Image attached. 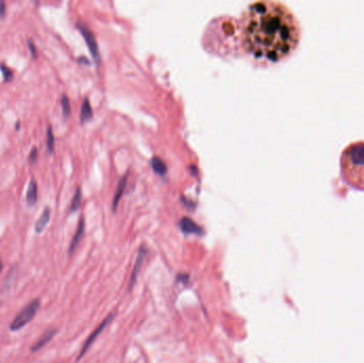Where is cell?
Instances as JSON below:
<instances>
[{"label": "cell", "instance_id": "obj_1", "mask_svg": "<svg viewBox=\"0 0 364 363\" xmlns=\"http://www.w3.org/2000/svg\"><path fill=\"white\" fill-rule=\"evenodd\" d=\"M245 48L257 58L278 61L298 46L301 28L297 17L280 1H258L245 10L242 17Z\"/></svg>", "mask_w": 364, "mask_h": 363}, {"label": "cell", "instance_id": "obj_2", "mask_svg": "<svg viewBox=\"0 0 364 363\" xmlns=\"http://www.w3.org/2000/svg\"><path fill=\"white\" fill-rule=\"evenodd\" d=\"M340 166L343 180L349 187L364 190V141H356L345 147Z\"/></svg>", "mask_w": 364, "mask_h": 363}, {"label": "cell", "instance_id": "obj_3", "mask_svg": "<svg viewBox=\"0 0 364 363\" xmlns=\"http://www.w3.org/2000/svg\"><path fill=\"white\" fill-rule=\"evenodd\" d=\"M41 307V300L40 298H35L30 301V303L23 308L20 312L17 313V315L14 317L13 321L10 324V330L11 331H17L24 328V326L28 325L30 322L32 321L33 317L35 316L36 312L39 311Z\"/></svg>", "mask_w": 364, "mask_h": 363}, {"label": "cell", "instance_id": "obj_4", "mask_svg": "<svg viewBox=\"0 0 364 363\" xmlns=\"http://www.w3.org/2000/svg\"><path fill=\"white\" fill-rule=\"evenodd\" d=\"M113 317H114V315H113V313H110V315H109L106 318H104L103 321H102L99 325H98L97 327L94 329V331L92 332V334L89 336L88 339H86V341L84 342V344H83V346H82L81 350H80V353H79V355H78V357H77V361H79L80 359H81L82 357L85 355V353L88 352V349L91 347L92 344H93V342L96 340V338L101 334V332L103 331V329L106 328L107 326H108L111 322H112Z\"/></svg>", "mask_w": 364, "mask_h": 363}, {"label": "cell", "instance_id": "obj_5", "mask_svg": "<svg viewBox=\"0 0 364 363\" xmlns=\"http://www.w3.org/2000/svg\"><path fill=\"white\" fill-rule=\"evenodd\" d=\"M146 255H147V249L145 248V246H142V247L139 249L137 259H135L132 272H131V275H130V281H129V285H128L129 290L133 288L135 281H137L138 275L140 274V270H141L142 266H143V262H144Z\"/></svg>", "mask_w": 364, "mask_h": 363}, {"label": "cell", "instance_id": "obj_6", "mask_svg": "<svg viewBox=\"0 0 364 363\" xmlns=\"http://www.w3.org/2000/svg\"><path fill=\"white\" fill-rule=\"evenodd\" d=\"M78 29L81 31V33L83 34V38L85 39L86 43H88V46L90 48L92 55H93L96 61H98V47L93 33H92L91 30L83 24H78Z\"/></svg>", "mask_w": 364, "mask_h": 363}, {"label": "cell", "instance_id": "obj_7", "mask_svg": "<svg viewBox=\"0 0 364 363\" xmlns=\"http://www.w3.org/2000/svg\"><path fill=\"white\" fill-rule=\"evenodd\" d=\"M57 331H58L57 329H51V328H50V329H48V330H46V331L44 332V334H43V335L41 336L40 339L33 344V345L31 346V348H30V350H31L32 353L39 352V350H40L41 348L44 347L49 341L52 340V338L54 337L55 334H57Z\"/></svg>", "mask_w": 364, "mask_h": 363}, {"label": "cell", "instance_id": "obj_8", "mask_svg": "<svg viewBox=\"0 0 364 363\" xmlns=\"http://www.w3.org/2000/svg\"><path fill=\"white\" fill-rule=\"evenodd\" d=\"M179 224H180L181 230L186 233H195V235H201L202 233L200 227L189 218H183Z\"/></svg>", "mask_w": 364, "mask_h": 363}, {"label": "cell", "instance_id": "obj_9", "mask_svg": "<svg viewBox=\"0 0 364 363\" xmlns=\"http://www.w3.org/2000/svg\"><path fill=\"white\" fill-rule=\"evenodd\" d=\"M84 219L81 218L79 220V224H78V227H77V230L75 232V236H73L72 242H71V245H70V248H69V254L70 256L73 254V251L76 250L78 244L80 243V240L82 239L83 237V233H84Z\"/></svg>", "mask_w": 364, "mask_h": 363}, {"label": "cell", "instance_id": "obj_10", "mask_svg": "<svg viewBox=\"0 0 364 363\" xmlns=\"http://www.w3.org/2000/svg\"><path fill=\"white\" fill-rule=\"evenodd\" d=\"M49 219H50V209L45 208L44 211L42 212L41 217L39 218L38 221L35 223V226H34L35 232L41 233V232L44 231V229L46 228V226L49 223Z\"/></svg>", "mask_w": 364, "mask_h": 363}, {"label": "cell", "instance_id": "obj_11", "mask_svg": "<svg viewBox=\"0 0 364 363\" xmlns=\"http://www.w3.org/2000/svg\"><path fill=\"white\" fill-rule=\"evenodd\" d=\"M36 199H38V184H36V181L32 178L31 181H30L29 183L28 191H27V196H26L27 204L29 206H33L36 202Z\"/></svg>", "mask_w": 364, "mask_h": 363}, {"label": "cell", "instance_id": "obj_12", "mask_svg": "<svg viewBox=\"0 0 364 363\" xmlns=\"http://www.w3.org/2000/svg\"><path fill=\"white\" fill-rule=\"evenodd\" d=\"M126 183H127V175L124 178H121L119 187H117L116 193H115V196H114V200H113V209H115L117 204H119V201H120L121 195H122V192H124V190H125Z\"/></svg>", "mask_w": 364, "mask_h": 363}, {"label": "cell", "instance_id": "obj_13", "mask_svg": "<svg viewBox=\"0 0 364 363\" xmlns=\"http://www.w3.org/2000/svg\"><path fill=\"white\" fill-rule=\"evenodd\" d=\"M92 114H93V112H92L91 104L88 99H85L82 103L81 108V121L84 122L86 121H89L92 118Z\"/></svg>", "mask_w": 364, "mask_h": 363}, {"label": "cell", "instance_id": "obj_14", "mask_svg": "<svg viewBox=\"0 0 364 363\" xmlns=\"http://www.w3.org/2000/svg\"><path fill=\"white\" fill-rule=\"evenodd\" d=\"M151 165L156 173L160 175H164L166 173V165L163 163V161L160 158H153L151 160Z\"/></svg>", "mask_w": 364, "mask_h": 363}, {"label": "cell", "instance_id": "obj_15", "mask_svg": "<svg viewBox=\"0 0 364 363\" xmlns=\"http://www.w3.org/2000/svg\"><path fill=\"white\" fill-rule=\"evenodd\" d=\"M61 106H62L64 118L65 119L69 118L70 114H71V103H70L69 97H67L65 94H63L62 98H61Z\"/></svg>", "mask_w": 364, "mask_h": 363}, {"label": "cell", "instance_id": "obj_16", "mask_svg": "<svg viewBox=\"0 0 364 363\" xmlns=\"http://www.w3.org/2000/svg\"><path fill=\"white\" fill-rule=\"evenodd\" d=\"M80 204H81V190L80 188L77 189L75 196L72 200V205H71V211H76L77 209L80 207Z\"/></svg>", "mask_w": 364, "mask_h": 363}, {"label": "cell", "instance_id": "obj_17", "mask_svg": "<svg viewBox=\"0 0 364 363\" xmlns=\"http://www.w3.org/2000/svg\"><path fill=\"white\" fill-rule=\"evenodd\" d=\"M47 149L50 153L54 149V138H53L51 127H48L47 129Z\"/></svg>", "mask_w": 364, "mask_h": 363}, {"label": "cell", "instance_id": "obj_18", "mask_svg": "<svg viewBox=\"0 0 364 363\" xmlns=\"http://www.w3.org/2000/svg\"><path fill=\"white\" fill-rule=\"evenodd\" d=\"M0 70H1V72H2V75L4 77L5 81H11V80L13 79V72H12L9 69V67L1 64V65H0Z\"/></svg>", "mask_w": 364, "mask_h": 363}, {"label": "cell", "instance_id": "obj_19", "mask_svg": "<svg viewBox=\"0 0 364 363\" xmlns=\"http://www.w3.org/2000/svg\"><path fill=\"white\" fill-rule=\"evenodd\" d=\"M36 158H38V148H36V147H33L31 151H30L29 161L31 163H34L36 161Z\"/></svg>", "mask_w": 364, "mask_h": 363}, {"label": "cell", "instance_id": "obj_20", "mask_svg": "<svg viewBox=\"0 0 364 363\" xmlns=\"http://www.w3.org/2000/svg\"><path fill=\"white\" fill-rule=\"evenodd\" d=\"M5 11H7V7L3 1H0V16L5 15Z\"/></svg>", "mask_w": 364, "mask_h": 363}, {"label": "cell", "instance_id": "obj_21", "mask_svg": "<svg viewBox=\"0 0 364 363\" xmlns=\"http://www.w3.org/2000/svg\"><path fill=\"white\" fill-rule=\"evenodd\" d=\"M29 48H30V50H31L32 57L36 58V49H35V46H34V44H33V43L31 41H29Z\"/></svg>", "mask_w": 364, "mask_h": 363}, {"label": "cell", "instance_id": "obj_22", "mask_svg": "<svg viewBox=\"0 0 364 363\" xmlns=\"http://www.w3.org/2000/svg\"><path fill=\"white\" fill-rule=\"evenodd\" d=\"M2 267H3V266H2V262H1V260H0V273H1Z\"/></svg>", "mask_w": 364, "mask_h": 363}]
</instances>
